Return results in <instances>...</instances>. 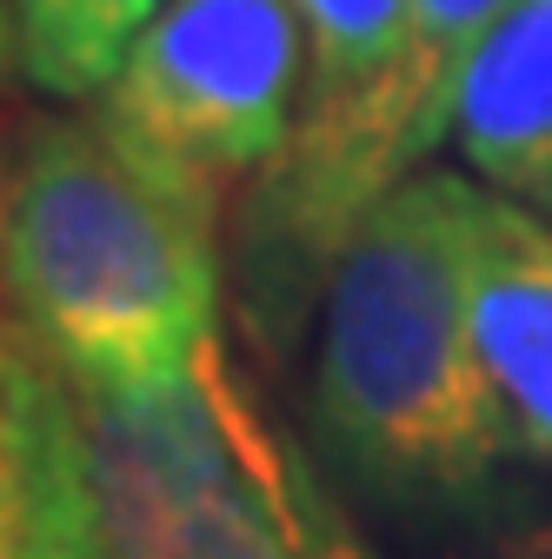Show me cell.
Segmentation results:
<instances>
[{"label": "cell", "instance_id": "3", "mask_svg": "<svg viewBox=\"0 0 552 559\" xmlns=\"http://www.w3.org/2000/svg\"><path fill=\"white\" fill-rule=\"evenodd\" d=\"M74 400L107 559H367L220 333L154 386Z\"/></svg>", "mask_w": 552, "mask_h": 559}, {"label": "cell", "instance_id": "1", "mask_svg": "<svg viewBox=\"0 0 552 559\" xmlns=\"http://www.w3.org/2000/svg\"><path fill=\"white\" fill-rule=\"evenodd\" d=\"M472 180L420 167L347 234L320 294L313 433L367 507L412 526L493 513L519 460L472 333Z\"/></svg>", "mask_w": 552, "mask_h": 559}, {"label": "cell", "instance_id": "6", "mask_svg": "<svg viewBox=\"0 0 552 559\" xmlns=\"http://www.w3.org/2000/svg\"><path fill=\"white\" fill-rule=\"evenodd\" d=\"M472 333L519 453L552 460V227L479 187Z\"/></svg>", "mask_w": 552, "mask_h": 559}, {"label": "cell", "instance_id": "7", "mask_svg": "<svg viewBox=\"0 0 552 559\" xmlns=\"http://www.w3.org/2000/svg\"><path fill=\"white\" fill-rule=\"evenodd\" d=\"M446 140L472 180L552 227V0H513L472 47Z\"/></svg>", "mask_w": 552, "mask_h": 559}, {"label": "cell", "instance_id": "2", "mask_svg": "<svg viewBox=\"0 0 552 559\" xmlns=\"http://www.w3.org/2000/svg\"><path fill=\"white\" fill-rule=\"evenodd\" d=\"M8 326L81 386L180 373L220 307V206L147 167L87 107L27 120L0 214Z\"/></svg>", "mask_w": 552, "mask_h": 559}, {"label": "cell", "instance_id": "11", "mask_svg": "<svg viewBox=\"0 0 552 559\" xmlns=\"http://www.w3.org/2000/svg\"><path fill=\"white\" fill-rule=\"evenodd\" d=\"M8 174H14V147H8V120H0V214H8Z\"/></svg>", "mask_w": 552, "mask_h": 559}, {"label": "cell", "instance_id": "5", "mask_svg": "<svg viewBox=\"0 0 552 559\" xmlns=\"http://www.w3.org/2000/svg\"><path fill=\"white\" fill-rule=\"evenodd\" d=\"M0 559H107L74 380L21 326H0Z\"/></svg>", "mask_w": 552, "mask_h": 559}, {"label": "cell", "instance_id": "4", "mask_svg": "<svg viewBox=\"0 0 552 559\" xmlns=\"http://www.w3.org/2000/svg\"><path fill=\"white\" fill-rule=\"evenodd\" d=\"M307 40L287 0H167L100 94V120L167 180L227 200L287 147Z\"/></svg>", "mask_w": 552, "mask_h": 559}, {"label": "cell", "instance_id": "10", "mask_svg": "<svg viewBox=\"0 0 552 559\" xmlns=\"http://www.w3.org/2000/svg\"><path fill=\"white\" fill-rule=\"evenodd\" d=\"M14 74H21V40H14V8L0 0V94H8Z\"/></svg>", "mask_w": 552, "mask_h": 559}, {"label": "cell", "instance_id": "8", "mask_svg": "<svg viewBox=\"0 0 552 559\" xmlns=\"http://www.w3.org/2000/svg\"><path fill=\"white\" fill-rule=\"evenodd\" d=\"M21 40V81L47 100H94L113 87L167 0H8Z\"/></svg>", "mask_w": 552, "mask_h": 559}, {"label": "cell", "instance_id": "9", "mask_svg": "<svg viewBox=\"0 0 552 559\" xmlns=\"http://www.w3.org/2000/svg\"><path fill=\"white\" fill-rule=\"evenodd\" d=\"M513 0H412V100H420V140L427 160L446 140L453 120V87L466 74L472 47L493 34V21Z\"/></svg>", "mask_w": 552, "mask_h": 559}]
</instances>
